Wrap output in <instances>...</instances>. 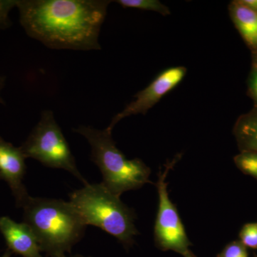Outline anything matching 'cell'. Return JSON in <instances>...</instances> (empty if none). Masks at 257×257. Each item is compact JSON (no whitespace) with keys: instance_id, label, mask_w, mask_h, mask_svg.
<instances>
[{"instance_id":"obj_11","label":"cell","mask_w":257,"mask_h":257,"mask_svg":"<svg viewBox=\"0 0 257 257\" xmlns=\"http://www.w3.org/2000/svg\"><path fill=\"white\" fill-rule=\"evenodd\" d=\"M234 135L241 152H257V106L235 123Z\"/></svg>"},{"instance_id":"obj_9","label":"cell","mask_w":257,"mask_h":257,"mask_svg":"<svg viewBox=\"0 0 257 257\" xmlns=\"http://www.w3.org/2000/svg\"><path fill=\"white\" fill-rule=\"evenodd\" d=\"M0 231L10 251L23 257H43L36 236L25 222L17 223L8 216L0 217Z\"/></svg>"},{"instance_id":"obj_7","label":"cell","mask_w":257,"mask_h":257,"mask_svg":"<svg viewBox=\"0 0 257 257\" xmlns=\"http://www.w3.org/2000/svg\"><path fill=\"white\" fill-rule=\"evenodd\" d=\"M187 69L182 66L165 69L155 77L146 88L137 93L135 100L115 115L108 128L113 130L115 125L124 118L132 115L145 114L174 88L183 80Z\"/></svg>"},{"instance_id":"obj_18","label":"cell","mask_w":257,"mask_h":257,"mask_svg":"<svg viewBox=\"0 0 257 257\" xmlns=\"http://www.w3.org/2000/svg\"><path fill=\"white\" fill-rule=\"evenodd\" d=\"M239 2L250 9L257 12V0H241Z\"/></svg>"},{"instance_id":"obj_14","label":"cell","mask_w":257,"mask_h":257,"mask_svg":"<svg viewBox=\"0 0 257 257\" xmlns=\"http://www.w3.org/2000/svg\"><path fill=\"white\" fill-rule=\"evenodd\" d=\"M239 241L246 246L257 250V223H247L239 231Z\"/></svg>"},{"instance_id":"obj_12","label":"cell","mask_w":257,"mask_h":257,"mask_svg":"<svg viewBox=\"0 0 257 257\" xmlns=\"http://www.w3.org/2000/svg\"><path fill=\"white\" fill-rule=\"evenodd\" d=\"M116 3L123 8L155 12L164 16L171 14L170 8L158 0H117Z\"/></svg>"},{"instance_id":"obj_20","label":"cell","mask_w":257,"mask_h":257,"mask_svg":"<svg viewBox=\"0 0 257 257\" xmlns=\"http://www.w3.org/2000/svg\"><path fill=\"white\" fill-rule=\"evenodd\" d=\"M12 253H13V252H12L11 251H10L9 249H7V251H5L4 254H3V256L2 257H10L11 256Z\"/></svg>"},{"instance_id":"obj_6","label":"cell","mask_w":257,"mask_h":257,"mask_svg":"<svg viewBox=\"0 0 257 257\" xmlns=\"http://www.w3.org/2000/svg\"><path fill=\"white\" fill-rule=\"evenodd\" d=\"M177 155L171 162H167L165 169H160L156 183L159 196L158 211L155 221L154 236L155 245L162 251H175L184 257H194L189 250L192 243L189 241L178 211L170 200L167 191V175L180 159Z\"/></svg>"},{"instance_id":"obj_2","label":"cell","mask_w":257,"mask_h":257,"mask_svg":"<svg viewBox=\"0 0 257 257\" xmlns=\"http://www.w3.org/2000/svg\"><path fill=\"white\" fill-rule=\"evenodd\" d=\"M22 208L24 222L47 256L65 257L85 233L87 225L71 202L30 196Z\"/></svg>"},{"instance_id":"obj_16","label":"cell","mask_w":257,"mask_h":257,"mask_svg":"<svg viewBox=\"0 0 257 257\" xmlns=\"http://www.w3.org/2000/svg\"><path fill=\"white\" fill-rule=\"evenodd\" d=\"M18 0H0V29L6 30L10 28L12 22L10 13L13 8H17Z\"/></svg>"},{"instance_id":"obj_19","label":"cell","mask_w":257,"mask_h":257,"mask_svg":"<svg viewBox=\"0 0 257 257\" xmlns=\"http://www.w3.org/2000/svg\"><path fill=\"white\" fill-rule=\"evenodd\" d=\"M5 77H3V76L0 75V103L3 104H5V101L3 100V98H2L1 93L2 91H3V88L5 87Z\"/></svg>"},{"instance_id":"obj_13","label":"cell","mask_w":257,"mask_h":257,"mask_svg":"<svg viewBox=\"0 0 257 257\" xmlns=\"http://www.w3.org/2000/svg\"><path fill=\"white\" fill-rule=\"evenodd\" d=\"M234 161L242 173L257 180V152H241L234 157Z\"/></svg>"},{"instance_id":"obj_21","label":"cell","mask_w":257,"mask_h":257,"mask_svg":"<svg viewBox=\"0 0 257 257\" xmlns=\"http://www.w3.org/2000/svg\"><path fill=\"white\" fill-rule=\"evenodd\" d=\"M65 257H92L90 256H84V255L82 254H75V255H72V256H67Z\"/></svg>"},{"instance_id":"obj_8","label":"cell","mask_w":257,"mask_h":257,"mask_svg":"<svg viewBox=\"0 0 257 257\" xmlns=\"http://www.w3.org/2000/svg\"><path fill=\"white\" fill-rule=\"evenodd\" d=\"M25 159L20 147H15L0 137V179L9 185L19 208L23 207L30 197L23 184L26 173Z\"/></svg>"},{"instance_id":"obj_17","label":"cell","mask_w":257,"mask_h":257,"mask_svg":"<svg viewBox=\"0 0 257 257\" xmlns=\"http://www.w3.org/2000/svg\"><path fill=\"white\" fill-rule=\"evenodd\" d=\"M248 92L257 106V56L253 59L252 67L248 79Z\"/></svg>"},{"instance_id":"obj_3","label":"cell","mask_w":257,"mask_h":257,"mask_svg":"<svg viewBox=\"0 0 257 257\" xmlns=\"http://www.w3.org/2000/svg\"><path fill=\"white\" fill-rule=\"evenodd\" d=\"M87 139L91 146V160L99 167L103 177L101 183L116 195L151 183V170L140 159H126L111 137L110 128L97 130L81 125L73 130Z\"/></svg>"},{"instance_id":"obj_23","label":"cell","mask_w":257,"mask_h":257,"mask_svg":"<svg viewBox=\"0 0 257 257\" xmlns=\"http://www.w3.org/2000/svg\"><path fill=\"white\" fill-rule=\"evenodd\" d=\"M194 257H197V256H195V255H194Z\"/></svg>"},{"instance_id":"obj_1","label":"cell","mask_w":257,"mask_h":257,"mask_svg":"<svg viewBox=\"0 0 257 257\" xmlns=\"http://www.w3.org/2000/svg\"><path fill=\"white\" fill-rule=\"evenodd\" d=\"M111 1L18 0L28 36L53 50H99L101 26Z\"/></svg>"},{"instance_id":"obj_4","label":"cell","mask_w":257,"mask_h":257,"mask_svg":"<svg viewBox=\"0 0 257 257\" xmlns=\"http://www.w3.org/2000/svg\"><path fill=\"white\" fill-rule=\"evenodd\" d=\"M70 202L87 225L100 228L116 238L124 247L135 242L139 234L135 212L102 183L84 185L69 194Z\"/></svg>"},{"instance_id":"obj_15","label":"cell","mask_w":257,"mask_h":257,"mask_svg":"<svg viewBox=\"0 0 257 257\" xmlns=\"http://www.w3.org/2000/svg\"><path fill=\"white\" fill-rule=\"evenodd\" d=\"M216 257H248L247 248L236 240L227 243Z\"/></svg>"},{"instance_id":"obj_5","label":"cell","mask_w":257,"mask_h":257,"mask_svg":"<svg viewBox=\"0 0 257 257\" xmlns=\"http://www.w3.org/2000/svg\"><path fill=\"white\" fill-rule=\"evenodd\" d=\"M20 149L25 158L35 159L50 168L67 171L84 185L89 184L79 172L75 159L52 111H42L40 121Z\"/></svg>"},{"instance_id":"obj_10","label":"cell","mask_w":257,"mask_h":257,"mask_svg":"<svg viewBox=\"0 0 257 257\" xmlns=\"http://www.w3.org/2000/svg\"><path fill=\"white\" fill-rule=\"evenodd\" d=\"M229 13L235 27L248 46L257 49V12L233 2L229 5Z\"/></svg>"},{"instance_id":"obj_22","label":"cell","mask_w":257,"mask_h":257,"mask_svg":"<svg viewBox=\"0 0 257 257\" xmlns=\"http://www.w3.org/2000/svg\"><path fill=\"white\" fill-rule=\"evenodd\" d=\"M254 257H257V255L256 254H254Z\"/></svg>"}]
</instances>
